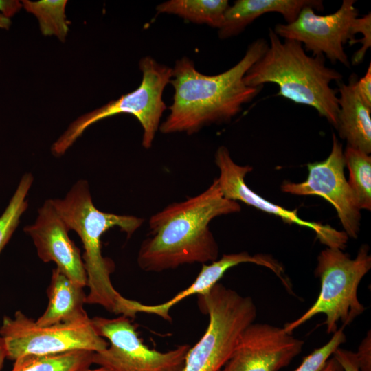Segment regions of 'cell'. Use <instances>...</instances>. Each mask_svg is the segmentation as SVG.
Listing matches in <instances>:
<instances>
[{
    "instance_id": "6da1fadb",
    "label": "cell",
    "mask_w": 371,
    "mask_h": 371,
    "mask_svg": "<svg viewBox=\"0 0 371 371\" xmlns=\"http://www.w3.org/2000/svg\"><path fill=\"white\" fill-rule=\"evenodd\" d=\"M240 210L238 202L223 196L215 178L203 192L172 203L150 217L149 236L142 243L137 256L139 267L160 272L185 264L216 260L218 245L209 224L218 216Z\"/></svg>"
},
{
    "instance_id": "7a4b0ae2",
    "label": "cell",
    "mask_w": 371,
    "mask_h": 371,
    "mask_svg": "<svg viewBox=\"0 0 371 371\" xmlns=\"http://www.w3.org/2000/svg\"><path fill=\"white\" fill-rule=\"evenodd\" d=\"M267 47L263 38L253 41L239 62L213 76L200 73L188 57L177 60L170 82L175 90L173 102L160 131L192 135L205 126L229 122L263 88L245 85L243 78Z\"/></svg>"
},
{
    "instance_id": "3957f363",
    "label": "cell",
    "mask_w": 371,
    "mask_h": 371,
    "mask_svg": "<svg viewBox=\"0 0 371 371\" xmlns=\"http://www.w3.org/2000/svg\"><path fill=\"white\" fill-rule=\"evenodd\" d=\"M269 39L265 52L245 74V85L258 87L274 83L279 87L277 95L314 108L337 129V91L330 83L341 82V74L327 67L323 55L308 56L300 43L280 41L271 28Z\"/></svg>"
},
{
    "instance_id": "277c9868",
    "label": "cell",
    "mask_w": 371,
    "mask_h": 371,
    "mask_svg": "<svg viewBox=\"0 0 371 371\" xmlns=\"http://www.w3.org/2000/svg\"><path fill=\"white\" fill-rule=\"evenodd\" d=\"M50 200L68 229L76 232L81 239L89 287L86 304H98L111 313L125 315L126 297L111 283L114 264L102 254L101 237L107 230L118 227L129 238L143 224L144 219L99 210L84 179L73 185L63 199Z\"/></svg>"
},
{
    "instance_id": "5b68a950",
    "label": "cell",
    "mask_w": 371,
    "mask_h": 371,
    "mask_svg": "<svg viewBox=\"0 0 371 371\" xmlns=\"http://www.w3.org/2000/svg\"><path fill=\"white\" fill-rule=\"evenodd\" d=\"M371 268L369 246L362 245L356 257L338 248L327 247L317 256L315 274L321 282L319 294L315 303L300 317L284 324L286 333L293 331L317 314L326 315L324 324L328 334L337 330V322L342 326L350 324L365 311L359 302L357 289L364 276Z\"/></svg>"
},
{
    "instance_id": "8992f818",
    "label": "cell",
    "mask_w": 371,
    "mask_h": 371,
    "mask_svg": "<svg viewBox=\"0 0 371 371\" xmlns=\"http://www.w3.org/2000/svg\"><path fill=\"white\" fill-rule=\"evenodd\" d=\"M197 296L201 311L209 315V324L199 341L190 348L183 371H219L241 333L256 319V306L250 297L218 282Z\"/></svg>"
},
{
    "instance_id": "52a82bcc",
    "label": "cell",
    "mask_w": 371,
    "mask_h": 371,
    "mask_svg": "<svg viewBox=\"0 0 371 371\" xmlns=\"http://www.w3.org/2000/svg\"><path fill=\"white\" fill-rule=\"evenodd\" d=\"M139 65L142 80L138 88L75 120L53 143L51 150L54 155L65 154L89 126L121 113L131 114L138 120L144 131L143 147L148 149L152 146L161 117L167 109L162 94L170 82L172 68L150 56L141 58Z\"/></svg>"
},
{
    "instance_id": "ba28073f",
    "label": "cell",
    "mask_w": 371,
    "mask_h": 371,
    "mask_svg": "<svg viewBox=\"0 0 371 371\" xmlns=\"http://www.w3.org/2000/svg\"><path fill=\"white\" fill-rule=\"evenodd\" d=\"M7 358L14 361L26 355H53L85 350H104L109 344L96 332L91 319L39 326L21 311L5 316L0 327Z\"/></svg>"
},
{
    "instance_id": "9c48e42d",
    "label": "cell",
    "mask_w": 371,
    "mask_h": 371,
    "mask_svg": "<svg viewBox=\"0 0 371 371\" xmlns=\"http://www.w3.org/2000/svg\"><path fill=\"white\" fill-rule=\"evenodd\" d=\"M98 334L109 344L94 352L93 363L111 371H183L190 348L183 344L167 352L150 349L139 337L128 317L91 318Z\"/></svg>"
},
{
    "instance_id": "30bf717a",
    "label": "cell",
    "mask_w": 371,
    "mask_h": 371,
    "mask_svg": "<svg viewBox=\"0 0 371 371\" xmlns=\"http://www.w3.org/2000/svg\"><path fill=\"white\" fill-rule=\"evenodd\" d=\"M355 2L344 0L335 12L326 15H318L312 7L306 6L294 21L278 23L273 31L279 37L300 43L313 56L323 55L333 64L339 62L350 67L344 45H352L356 40L352 32L354 21L359 16Z\"/></svg>"
},
{
    "instance_id": "8fae6325",
    "label": "cell",
    "mask_w": 371,
    "mask_h": 371,
    "mask_svg": "<svg viewBox=\"0 0 371 371\" xmlns=\"http://www.w3.org/2000/svg\"><path fill=\"white\" fill-rule=\"evenodd\" d=\"M308 175L305 181H285L281 191L297 196H318L335 209L344 232L357 238L360 230L361 213L344 174L345 162L342 144L333 134L331 151L321 161L307 164Z\"/></svg>"
},
{
    "instance_id": "7c38bea8",
    "label": "cell",
    "mask_w": 371,
    "mask_h": 371,
    "mask_svg": "<svg viewBox=\"0 0 371 371\" xmlns=\"http://www.w3.org/2000/svg\"><path fill=\"white\" fill-rule=\"evenodd\" d=\"M215 164L219 170L218 184L223 196L234 201H241L264 212L280 217L284 223L305 227L313 230L319 242L330 248L344 250L348 236L329 225L306 221L300 218L297 210H290L268 201L256 193L245 183V177L253 168L240 166L234 161L228 149L220 146L214 156Z\"/></svg>"
},
{
    "instance_id": "4fadbf2b",
    "label": "cell",
    "mask_w": 371,
    "mask_h": 371,
    "mask_svg": "<svg viewBox=\"0 0 371 371\" xmlns=\"http://www.w3.org/2000/svg\"><path fill=\"white\" fill-rule=\"evenodd\" d=\"M303 346V340L283 328L253 322L241 333L219 371H278L302 352Z\"/></svg>"
},
{
    "instance_id": "5bb4252c",
    "label": "cell",
    "mask_w": 371,
    "mask_h": 371,
    "mask_svg": "<svg viewBox=\"0 0 371 371\" xmlns=\"http://www.w3.org/2000/svg\"><path fill=\"white\" fill-rule=\"evenodd\" d=\"M44 262H54L56 267L77 285L87 286V277L80 251L69 238V229L51 200L38 210L34 223L23 228Z\"/></svg>"
},
{
    "instance_id": "9a60e30c",
    "label": "cell",
    "mask_w": 371,
    "mask_h": 371,
    "mask_svg": "<svg viewBox=\"0 0 371 371\" xmlns=\"http://www.w3.org/2000/svg\"><path fill=\"white\" fill-rule=\"evenodd\" d=\"M254 263L263 266L272 271L281 280L284 286L289 284L283 266L271 256L265 254L250 255L247 251L223 254L221 258L209 265L203 264L202 268L194 282L186 289L176 294L169 300L155 305H146L139 302L125 299L124 305L129 318H134L137 313L153 314L162 319L171 321L170 309L185 298L193 295L207 293L225 273L230 268L241 263Z\"/></svg>"
},
{
    "instance_id": "2e32d148",
    "label": "cell",
    "mask_w": 371,
    "mask_h": 371,
    "mask_svg": "<svg viewBox=\"0 0 371 371\" xmlns=\"http://www.w3.org/2000/svg\"><path fill=\"white\" fill-rule=\"evenodd\" d=\"M358 78L352 74L348 82H338L339 113L337 131L347 142V146L368 154L371 153V106L359 94Z\"/></svg>"
},
{
    "instance_id": "e0dca14e",
    "label": "cell",
    "mask_w": 371,
    "mask_h": 371,
    "mask_svg": "<svg viewBox=\"0 0 371 371\" xmlns=\"http://www.w3.org/2000/svg\"><path fill=\"white\" fill-rule=\"evenodd\" d=\"M306 6L323 11V1L318 0H237L225 12L218 36L225 39L236 36L260 16L269 13L281 14L290 23L294 21Z\"/></svg>"
},
{
    "instance_id": "ac0fdd59",
    "label": "cell",
    "mask_w": 371,
    "mask_h": 371,
    "mask_svg": "<svg viewBox=\"0 0 371 371\" xmlns=\"http://www.w3.org/2000/svg\"><path fill=\"white\" fill-rule=\"evenodd\" d=\"M47 293L48 305L35 321L38 325L49 326L88 317L83 308L87 295L83 288L74 283L57 267L52 270Z\"/></svg>"
},
{
    "instance_id": "d6986e66",
    "label": "cell",
    "mask_w": 371,
    "mask_h": 371,
    "mask_svg": "<svg viewBox=\"0 0 371 371\" xmlns=\"http://www.w3.org/2000/svg\"><path fill=\"white\" fill-rule=\"evenodd\" d=\"M93 354L78 350L53 355H26L14 360L12 371H82L93 364Z\"/></svg>"
},
{
    "instance_id": "ffe728a7",
    "label": "cell",
    "mask_w": 371,
    "mask_h": 371,
    "mask_svg": "<svg viewBox=\"0 0 371 371\" xmlns=\"http://www.w3.org/2000/svg\"><path fill=\"white\" fill-rule=\"evenodd\" d=\"M229 7L227 0H170L159 4V13L178 15L185 20L219 28L225 12Z\"/></svg>"
},
{
    "instance_id": "44dd1931",
    "label": "cell",
    "mask_w": 371,
    "mask_h": 371,
    "mask_svg": "<svg viewBox=\"0 0 371 371\" xmlns=\"http://www.w3.org/2000/svg\"><path fill=\"white\" fill-rule=\"evenodd\" d=\"M345 166L349 171L348 183L359 209L371 210V157L360 150L346 146Z\"/></svg>"
},
{
    "instance_id": "7402d4cb",
    "label": "cell",
    "mask_w": 371,
    "mask_h": 371,
    "mask_svg": "<svg viewBox=\"0 0 371 371\" xmlns=\"http://www.w3.org/2000/svg\"><path fill=\"white\" fill-rule=\"evenodd\" d=\"M23 8L38 19L43 36H54L64 42L69 32L65 14L66 0H40L21 1Z\"/></svg>"
},
{
    "instance_id": "603a6c76",
    "label": "cell",
    "mask_w": 371,
    "mask_h": 371,
    "mask_svg": "<svg viewBox=\"0 0 371 371\" xmlns=\"http://www.w3.org/2000/svg\"><path fill=\"white\" fill-rule=\"evenodd\" d=\"M33 179L31 173L22 176L8 205L0 216V253L9 242L27 208V196Z\"/></svg>"
},
{
    "instance_id": "cb8c5ba5",
    "label": "cell",
    "mask_w": 371,
    "mask_h": 371,
    "mask_svg": "<svg viewBox=\"0 0 371 371\" xmlns=\"http://www.w3.org/2000/svg\"><path fill=\"white\" fill-rule=\"evenodd\" d=\"M344 328L341 326L337 329L326 344L304 357L300 365L293 371H322L335 350L346 341Z\"/></svg>"
},
{
    "instance_id": "d4e9b609",
    "label": "cell",
    "mask_w": 371,
    "mask_h": 371,
    "mask_svg": "<svg viewBox=\"0 0 371 371\" xmlns=\"http://www.w3.org/2000/svg\"><path fill=\"white\" fill-rule=\"evenodd\" d=\"M352 32L354 35L357 33L363 34V38L356 39L357 43H361V47L357 51L352 59L353 65L361 63L368 51L371 46V14L370 12L363 15L362 17H357L352 25Z\"/></svg>"
},
{
    "instance_id": "484cf974",
    "label": "cell",
    "mask_w": 371,
    "mask_h": 371,
    "mask_svg": "<svg viewBox=\"0 0 371 371\" xmlns=\"http://www.w3.org/2000/svg\"><path fill=\"white\" fill-rule=\"evenodd\" d=\"M360 371H371V334L369 330L355 352Z\"/></svg>"
},
{
    "instance_id": "4316f807",
    "label": "cell",
    "mask_w": 371,
    "mask_h": 371,
    "mask_svg": "<svg viewBox=\"0 0 371 371\" xmlns=\"http://www.w3.org/2000/svg\"><path fill=\"white\" fill-rule=\"evenodd\" d=\"M332 356L339 363L344 371H360L355 352L339 347Z\"/></svg>"
},
{
    "instance_id": "83f0119b",
    "label": "cell",
    "mask_w": 371,
    "mask_h": 371,
    "mask_svg": "<svg viewBox=\"0 0 371 371\" xmlns=\"http://www.w3.org/2000/svg\"><path fill=\"white\" fill-rule=\"evenodd\" d=\"M356 87L361 98L371 106V63L369 64L365 75L357 80Z\"/></svg>"
},
{
    "instance_id": "f1b7e54d",
    "label": "cell",
    "mask_w": 371,
    "mask_h": 371,
    "mask_svg": "<svg viewBox=\"0 0 371 371\" xmlns=\"http://www.w3.org/2000/svg\"><path fill=\"white\" fill-rule=\"evenodd\" d=\"M23 4L18 0H0V14L9 19L19 12Z\"/></svg>"
},
{
    "instance_id": "f546056e",
    "label": "cell",
    "mask_w": 371,
    "mask_h": 371,
    "mask_svg": "<svg viewBox=\"0 0 371 371\" xmlns=\"http://www.w3.org/2000/svg\"><path fill=\"white\" fill-rule=\"evenodd\" d=\"M322 371H344L339 363L333 357L326 361Z\"/></svg>"
},
{
    "instance_id": "4dcf8cb0",
    "label": "cell",
    "mask_w": 371,
    "mask_h": 371,
    "mask_svg": "<svg viewBox=\"0 0 371 371\" xmlns=\"http://www.w3.org/2000/svg\"><path fill=\"white\" fill-rule=\"evenodd\" d=\"M7 358V352L3 339L0 337V371L2 370L5 359Z\"/></svg>"
},
{
    "instance_id": "1f68e13d",
    "label": "cell",
    "mask_w": 371,
    "mask_h": 371,
    "mask_svg": "<svg viewBox=\"0 0 371 371\" xmlns=\"http://www.w3.org/2000/svg\"><path fill=\"white\" fill-rule=\"evenodd\" d=\"M11 25V21L0 14V28L8 30Z\"/></svg>"
},
{
    "instance_id": "d6a6232c",
    "label": "cell",
    "mask_w": 371,
    "mask_h": 371,
    "mask_svg": "<svg viewBox=\"0 0 371 371\" xmlns=\"http://www.w3.org/2000/svg\"><path fill=\"white\" fill-rule=\"evenodd\" d=\"M82 371H111L104 367H100L98 368H95V369H90L89 368H87Z\"/></svg>"
}]
</instances>
